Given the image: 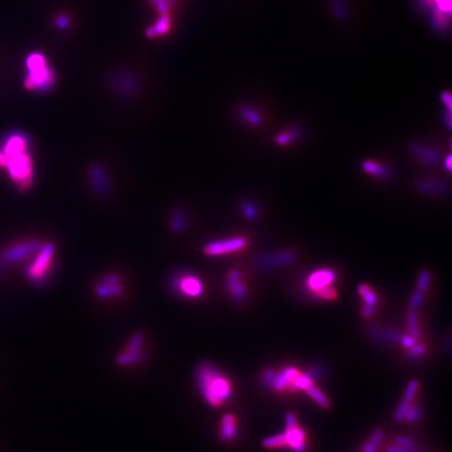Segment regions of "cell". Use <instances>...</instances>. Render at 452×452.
I'll return each instance as SVG.
<instances>
[{"mask_svg": "<svg viewBox=\"0 0 452 452\" xmlns=\"http://www.w3.org/2000/svg\"><path fill=\"white\" fill-rule=\"evenodd\" d=\"M195 380L202 398L212 408H220L230 399L232 388L230 379L212 364H200L195 372Z\"/></svg>", "mask_w": 452, "mask_h": 452, "instance_id": "obj_1", "label": "cell"}, {"mask_svg": "<svg viewBox=\"0 0 452 452\" xmlns=\"http://www.w3.org/2000/svg\"><path fill=\"white\" fill-rule=\"evenodd\" d=\"M26 65L28 76L24 84L26 89L44 92L52 88L56 83V76L46 64L43 54L39 52L30 54L26 60Z\"/></svg>", "mask_w": 452, "mask_h": 452, "instance_id": "obj_2", "label": "cell"}, {"mask_svg": "<svg viewBox=\"0 0 452 452\" xmlns=\"http://www.w3.org/2000/svg\"><path fill=\"white\" fill-rule=\"evenodd\" d=\"M54 247L52 243H45L35 254V258L26 269V278L32 284H41L46 278L52 267Z\"/></svg>", "mask_w": 452, "mask_h": 452, "instance_id": "obj_3", "label": "cell"}, {"mask_svg": "<svg viewBox=\"0 0 452 452\" xmlns=\"http://www.w3.org/2000/svg\"><path fill=\"white\" fill-rule=\"evenodd\" d=\"M336 276L332 269L320 268L313 271L306 280L308 291L320 300H334L336 298V290L332 284Z\"/></svg>", "mask_w": 452, "mask_h": 452, "instance_id": "obj_4", "label": "cell"}, {"mask_svg": "<svg viewBox=\"0 0 452 452\" xmlns=\"http://www.w3.org/2000/svg\"><path fill=\"white\" fill-rule=\"evenodd\" d=\"M10 178L21 190H26L32 184L34 168L32 160L28 152L8 158L6 166Z\"/></svg>", "mask_w": 452, "mask_h": 452, "instance_id": "obj_5", "label": "cell"}, {"mask_svg": "<svg viewBox=\"0 0 452 452\" xmlns=\"http://www.w3.org/2000/svg\"><path fill=\"white\" fill-rule=\"evenodd\" d=\"M248 245V239L244 236H230L228 239L217 240L208 243L203 247V252L208 256H221L239 252L245 250Z\"/></svg>", "mask_w": 452, "mask_h": 452, "instance_id": "obj_6", "label": "cell"}, {"mask_svg": "<svg viewBox=\"0 0 452 452\" xmlns=\"http://www.w3.org/2000/svg\"><path fill=\"white\" fill-rule=\"evenodd\" d=\"M40 247L41 245L38 241H26L10 246L0 256V267L12 265L26 260L32 254H35Z\"/></svg>", "mask_w": 452, "mask_h": 452, "instance_id": "obj_7", "label": "cell"}, {"mask_svg": "<svg viewBox=\"0 0 452 452\" xmlns=\"http://www.w3.org/2000/svg\"><path fill=\"white\" fill-rule=\"evenodd\" d=\"M172 285L179 296L188 300H196L203 293V284L201 280L190 274H182L177 276Z\"/></svg>", "mask_w": 452, "mask_h": 452, "instance_id": "obj_8", "label": "cell"}, {"mask_svg": "<svg viewBox=\"0 0 452 452\" xmlns=\"http://www.w3.org/2000/svg\"><path fill=\"white\" fill-rule=\"evenodd\" d=\"M286 447L294 452H304L307 449L306 434L298 425L296 416L289 412L286 416V430L284 432Z\"/></svg>", "mask_w": 452, "mask_h": 452, "instance_id": "obj_9", "label": "cell"}, {"mask_svg": "<svg viewBox=\"0 0 452 452\" xmlns=\"http://www.w3.org/2000/svg\"><path fill=\"white\" fill-rule=\"evenodd\" d=\"M144 344V336L142 334H135L128 342L125 351L118 356V362L120 366L136 364L142 360L144 355L142 346Z\"/></svg>", "mask_w": 452, "mask_h": 452, "instance_id": "obj_10", "label": "cell"}, {"mask_svg": "<svg viewBox=\"0 0 452 452\" xmlns=\"http://www.w3.org/2000/svg\"><path fill=\"white\" fill-rule=\"evenodd\" d=\"M94 291L100 298H114L122 294L124 287L118 276L109 274L100 278Z\"/></svg>", "mask_w": 452, "mask_h": 452, "instance_id": "obj_11", "label": "cell"}, {"mask_svg": "<svg viewBox=\"0 0 452 452\" xmlns=\"http://www.w3.org/2000/svg\"><path fill=\"white\" fill-rule=\"evenodd\" d=\"M30 140L26 134L12 133L4 140L2 146V151L8 158L15 157L19 154L28 152Z\"/></svg>", "mask_w": 452, "mask_h": 452, "instance_id": "obj_12", "label": "cell"}, {"mask_svg": "<svg viewBox=\"0 0 452 452\" xmlns=\"http://www.w3.org/2000/svg\"><path fill=\"white\" fill-rule=\"evenodd\" d=\"M226 289H228L230 296L234 300L241 302L245 300L247 294L246 287L242 282L241 274L238 270L234 269L230 271V274H228V280H226Z\"/></svg>", "mask_w": 452, "mask_h": 452, "instance_id": "obj_13", "label": "cell"}, {"mask_svg": "<svg viewBox=\"0 0 452 452\" xmlns=\"http://www.w3.org/2000/svg\"><path fill=\"white\" fill-rule=\"evenodd\" d=\"M296 261V254L291 252H282L272 254L261 258L260 264L262 267H280L286 266Z\"/></svg>", "mask_w": 452, "mask_h": 452, "instance_id": "obj_14", "label": "cell"}, {"mask_svg": "<svg viewBox=\"0 0 452 452\" xmlns=\"http://www.w3.org/2000/svg\"><path fill=\"white\" fill-rule=\"evenodd\" d=\"M219 436L223 442H230L236 436V420L234 416L228 414L222 418Z\"/></svg>", "mask_w": 452, "mask_h": 452, "instance_id": "obj_15", "label": "cell"}, {"mask_svg": "<svg viewBox=\"0 0 452 452\" xmlns=\"http://www.w3.org/2000/svg\"><path fill=\"white\" fill-rule=\"evenodd\" d=\"M412 152L418 157L421 158V160L427 166H434L438 160V155L436 151H434L432 149H428V148H426V146H423L421 144H414Z\"/></svg>", "mask_w": 452, "mask_h": 452, "instance_id": "obj_16", "label": "cell"}, {"mask_svg": "<svg viewBox=\"0 0 452 452\" xmlns=\"http://www.w3.org/2000/svg\"><path fill=\"white\" fill-rule=\"evenodd\" d=\"M361 168H362L364 171L374 177L377 178H382L384 179L386 177L388 176V171L386 166H383L381 164L374 162V160H364L362 164H361Z\"/></svg>", "mask_w": 452, "mask_h": 452, "instance_id": "obj_17", "label": "cell"}, {"mask_svg": "<svg viewBox=\"0 0 452 452\" xmlns=\"http://www.w3.org/2000/svg\"><path fill=\"white\" fill-rule=\"evenodd\" d=\"M240 116L247 122L250 124L252 126H258L261 124V116H260L258 113L250 108V107H246L243 106L240 110Z\"/></svg>", "mask_w": 452, "mask_h": 452, "instance_id": "obj_18", "label": "cell"}, {"mask_svg": "<svg viewBox=\"0 0 452 452\" xmlns=\"http://www.w3.org/2000/svg\"><path fill=\"white\" fill-rule=\"evenodd\" d=\"M304 392H306L310 396V397L320 406V408H328L330 406L329 400H328V398L326 397V396L318 388H316L314 384L310 386L307 390H304Z\"/></svg>", "mask_w": 452, "mask_h": 452, "instance_id": "obj_19", "label": "cell"}, {"mask_svg": "<svg viewBox=\"0 0 452 452\" xmlns=\"http://www.w3.org/2000/svg\"><path fill=\"white\" fill-rule=\"evenodd\" d=\"M262 445L267 449H280L282 447H286L284 432L266 438L262 442Z\"/></svg>", "mask_w": 452, "mask_h": 452, "instance_id": "obj_20", "label": "cell"}, {"mask_svg": "<svg viewBox=\"0 0 452 452\" xmlns=\"http://www.w3.org/2000/svg\"><path fill=\"white\" fill-rule=\"evenodd\" d=\"M358 292H359V296L362 298V300H364L366 304H368V306L374 307V304L377 302V298H376V294L374 293V291H372L368 285L361 284L358 287Z\"/></svg>", "mask_w": 452, "mask_h": 452, "instance_id": "obj_21", "label": "cell"}, {"mask_svg": "<svg viewBox=\"0 0 452 452\" xmlns=\"http://www.w3.org/2000/svg\"><path fill=\"white\" fill-rule=\"evenodd\" d=\"M92 179H94V188L98 192H104V190L107 186V184H106V177H105L103 171H102V168H96V166L92 168Z\"/></svg>", "mask_w": 452, "mask_h": 452, "instance_id": "obj_22", "label": "cell"}, {"mask_svg": "<svg viewBox=\"0 0 452 452\" xmlns=\"http://www.w3.org/2000/svg\"><path fill=\"white\" fill-rule=\"evenodd\" d=\"M418 188L422 192H426V193H436V192L444 190L443 184H438L436 182H423L419 184Z\"/></svg>", "mask_w": 452, "mask_h": 452, "instance_id": "obj_23", "label": "cell"}, {"mask_svg": "<svg viewBox=\"0 0 452 452\" xmlns=\"http://www.w3.org/2000/svg\"><path fill=\"white\" fill-rule=\"evenodd\" d=\"M408 328H410V336L412 338H419L420 337V333H419V329H418V322H416V316L414 312V310H412L408 315Z\"/></svg>", "mask_w": 452, "mask_h": 452, "instance_id": "obj_24", "label": "cell"}, {"mask_svg": "<svg viewBox=\"0 0 452 452\" xmlns=\"http://www.w3.org/2000/svg\"><path fill=\"white\" fill-rule=\"evenodd\" d=\"M429 282H430V274H429V271L422 270L419 276V280H418V291L424 293L429 285Z\"/></svg>", "mask_w": 452, "mask_h": 452, "instance_id": "obj_25", "label": "cell"}, {"mask_svg": "<svg viewBox=\"0 0 452 452\" xmlns=\"http://www.w3.org/2000/svg\"><path fill=\"white\" fill-rule=\"evenodd\" d=\"M418 388H419V383H418L416 381H412L408 384V388H406V390H405L404 400L408 401V402H412V399L414 398V394H416Z\"/></svg>", "mask_w": 452, "mask_h": 452, "instance_id": "obj_26", "label": "cell"}, {"mask_svg": "<svg viewBox=\"0 0 452 452\" xmlns=\"http://www.w3.org/2000/svg\"><path fill=\"white\" fill-rule=\"evenodd\" d=\"M293 134H294V133H293L292 131H291V132H289V131H287V132H282V133H280V134L278 135L276 138V142L278 144H280V146L288 144H290L293 140H294V135H293Z\"/></svg>", "mask_w": 452, "mask_h": 452, "instance_id": "obj_27", "label": "cell"}, {"mask_svg": "<svg viewBox=\"0 0 452 452\" xmlns=\"http://www.w3.org/2000/svg\"><path fill=\"white\" fill-rule=\"evenodd\" d=\"M410 404H412V402H408V401L403 400V402H402L401 405L399 406L398 410L396 412V414H394V420H396V421L400 422V421H402V420L404 419V414H405L406 410H408V408L410 406Z\"/></svg>", "mask_w": 452, "mask_h": 452, "instance_id": "obj_28", "label": "cell"}, {"mask_svg": "<svg viewBox=\"0 0 452 452\" xmlns=\"http://www.w3.org/2000/svg\"><path fill=\"white\" fill-rule=\"evenodd\" d=\"M418 418H419V410H418L416 406L410 405L404 414V419L408 422H414Z\"/></svg>", "mask_w": 452, "mask_h": 452, "instance_id": "obj_29", "label": "cell"}, {"mask_svg": "<svg viewBox=\"0 0 452 452\" xmlns=\"http://www.w3.org/2000/svg\"><path fill=\"white\" fill-rule=\"evenodd\" d=\"M423 294H424L423 292H420V291L416 290V292L412 296L410 304V310H416V309H418L421 306V304L423 302Z\"/></svg>", "mask_w": 452, "mask_h": 452, "instance_id": "obj_30", "label": "cell"}, {"mask_svg": "<svg viewBox=\"0 0 452 452\" xmlns=\"http://www.w3.org/2000/svg\"><path fill=\"white\" fill-rule=\"evenodd\" d=\"M242 210L245 216L248 219H256L258 216V212L256 210V208L254 206H252L250 203H244L242 206Z\"/></svg>", "mask_w": 452, "mask_h": 452, "instance_id": "obj_31", "label": "cell"}, {"mask_svg": "<svg viewBox=\"0 0 452 452\" xmlns=\"http://www.w3.org/2000/svg\"><path fill=\"white\" fill-rule=\"evenodd\" d=\"M394 443L397 446L404 447V448H412L414 446V442H412V440H410L408 438H403V436L402 438L401 436L396 438H394Z\"/></svg>", "mask_w": 452, "mask_h": 452, "instance_id": "obj_32", "label": "cell"}, {"mask_svg": "<svg viewBox=\"0 0 452 452\" xmlns=\"http://www.w3.org/2000/svg\"><path fill=\"white\" fill-rule=\"evenodd\" d=\"M424 346H412L410 348V356L412 357H419L424 353Z\"/></svg>", "mask_w": 452, "mask_h": 452, "instance_id": "obj_33", "label": "cell"}, {"mask_svg": "<svg viewBox=\"0 0 452 452\" xmlns=\"http://www.w3.org/2000/svg\"><path fill=\"white\" fill-rule=\"evenodd\" d=\"M440 98H442L444 105L447 108V111L451 112V94L448 92H445L440 96Z\"/></svg>", "mask_w": 452, "mask_h": 452, "instance_id": "obj_34", "label": "cell"}, {"mask_svg": "<svg viewBox=\"0 0 452 452\" xmlns=\"http://www.w3.org/2000/svg\"><path fill=\"white\" fill-rule=\"evenodd\" d=\"M374 312V307L372 306H368V304H364L362 308V315L364 318H370V316Z\"/></svg>", "mask_w": 452, "mask_h": 452, "instance_id": "obj_35", "label": "cell"}, {"mask_svg": "<svg viewBox=\"0 0 452 452\" xmlns=\"http://www.w3.org/2000/svg\"><path fill=\"white\" fill-rule=\"evenodd\" d=\"M56 26L60 28H66L67 26H68V20H67L65 17L61 16L58 18V21H56Z\"/></svg>", "mask_w": 452, "mask_h": 452, "instance_id": "obj_36", "label": "cell"}, {"mask_svg": "<svg viewBox=\"0 0 452 452\" xmlns=\"http://www.w3.org/2000/svg\"><path fill=\"white\" fill-rule=\"evenodd\" d=\"M8 157L0 151V168H6V164H8Z\"/></svg>", "mask_w": 452, "mask_h": 452, "instance_id": "obj_37", "label": "cell"}, {"mask_svg": "<svg viewBox=\"0 0 452 452\" xmlns=\"http://www.w3.org/2000/svg\"><path fill=\"white\" fill-rule=\"evenodd\" d=\"M445 168L447 170L448 172L451 171V168H452V157H451V155H447V157H446Z\"/></svg>", "mask_w": 452, "mask_h": 452, "instance_id": "obj_38", "label": "cell"}]
</instances>
